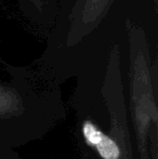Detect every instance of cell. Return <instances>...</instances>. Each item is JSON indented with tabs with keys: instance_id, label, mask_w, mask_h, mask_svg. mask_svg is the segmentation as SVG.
<instances>
[{
	"instance_id": "6da1fadb",
	"label": "cell",
	"mask_w": 158,
	"mask_h": 159,
	"mask_svg": "<svg viewBox=\"0 0 158 159\" xmlns=\"http://www.w3.org/2000/svg\"><path fill=\"white\" fill-rule=\"evenodd\" d=\"M129 53L130 111L139 159H158L156 63L153 62L144 28L124 22Z\"/></svg>"
},
{
	"instance_id": "7a4b0ae2",
	"label": "cell",
	"mask_w": 158,
	"mask_h": 159,
	"mask_svg": "<svg viewBox=\"0 0 158 159\" xmlns=\"http://www.w3.org/2000/svg\"><path fill=\"white\" fill-rule=\"evenodd\" d=\"M115 0H76L68 17L66 46L75 47L91 35L108 14ZM156 8L158 0H152Z\"/></svg>"
},
{
	"instance_id": "3957f363",
	"label": "cell",
	"mask_w": 158,
	"mask_h": 159,
	"mask_svg": "<svg viewBox=\"0 0 158 159\" xmlns=\"http://www.w3.org/2000/svg\"><path fill=\"white\" fill-rule=\"evenodd\" d=\"M82 135L87 144L94 148L102 159H127L107 133H104L91 120L84 121Z\"/></svg>"
},
{
	"instance_id": "277c9868",
	"label": "cell",
	"mask_w": 158,
	"mask_h": 159,
	"mask_svg": "<svg viewBox=\"0 0 158 159\" xmlns=\"http://www.w3.org/2000/svg\"><path fill=\"white\" fill-rule=\"evenodd\" d=\"M23 98L12 87L0 84V119L19 117L24 113Z\"/></svg>"
},
{
	"instance_id": "5b68a950",
	"label": "cell",
	"mask_w": 158,
	"mask_h": 159,
	"mask_svg": "<svg viewBox=\"0 0 158 159\" xmlns=\"http://www.w3.org/2000/svg\"><path fill=\"white\" fill-rule=\"evenodd\" d=\"M28 1H29L30 3L34 4L36 8H42V7L44 6L46 0H28Z\"/></svg>"
}]
</instances>
